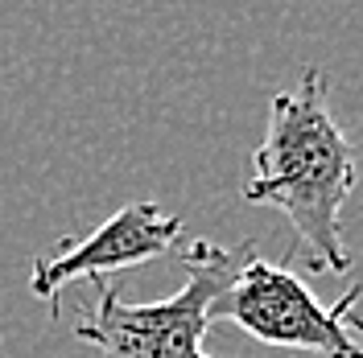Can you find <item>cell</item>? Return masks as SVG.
<instances>
[{"label":"cell","mask_w":363,"mask_h":358,"mask_svg":"<svg viewBox=\"0 0 363 358\" xmlns=\"http://www.w3.org/2000/svg\"><path fill=\"white\" fill-rule=\"evenodd\" d=\"M330 83L318 67L301 74L294 91H277L269 103L264 140L252 153L244 202L277 206L294 226V260L314 276L351 272L342 239V202L351 198L359 165L339 120L330 115Z\"/></svg>","instance_id":"obj_1"},{"label":"cell","mask_w":363,"mask_h":358,"mask_svg":"<svg viewBox=\"0 0 363 358\" xmlns=\"http://www.w3.org/2000/svg\"><path fill=\"white\" fill-rule=\"evenodd\" d=\"M252 251V239L235 247H219L211 239H194L182 251L190 280L165 301L133 305L116 284L95 280V305H83L74 321V337L87 342L95 358H215L206 354V330L215 325L219 296L227 292L235 268Z\"/></svg>","instance_id":"obj_2"},{"label":"cell","mask_w":363,"mask_h":358,"mask_svg":"<svg viewBox=\"0 0 363 358\" xmlns=\"http://www.w3.org/2000/svg\"><path fill=\"white\" fill-rule=\"evenodd\" d=\"M359 301V289H347L335 305H322L294 268L264 260L252 243L219 296L215 317H227L264 346L306 350L318 358H363Z\"/></svg>","instance_id":"obj_3"},{"label":"cell","mask_w":363,"mask_h":358,"mask_svg":"<svg viewBox=\"0 0 363 358\" xmlns=\"http://www.w3.org/2000/svg\"><path fill=\"white\" fill-rule=\"evenodd\" d=\"M182 235H186V226L178 214L161 210L157 202H128L104 226H95L87 239H62L58 251L33 260L29 292L58 313L67 284L104 280L112 272H128L149 260H161L182 243Z\"/></svg>","instance_id":"obj_4"}]
</instances>
